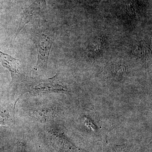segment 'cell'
I'll list each match as a JSON object with an SVG mask.
<instances>
[{"mask_svg":"<svg viewBox=\"0 0 152 152\" xmlns=\"http://www.w3.org/2000/svg\"><path fill=\"white\" fill-rule=\"evenodd\" d=\"M34 41L38 53L36 68L39 70L47 71L49 56L53 42V37L49 31H44L36 34Z\"/></svg>","mask_w":152,"mask_h":152,"instance_id":"cell-1","label":"cell"},{"mask_svg":"<svg viewBox=\"0 0 152 152\" xmlns=\"http://www.w3.org/2000/svg\"><path fill=\"white\" fill-rule=\"evenodd\" d=\"M46 0H37L23 11L21 16L19 28L15 36L17 37L18 34L20 31L31 20L35 15L41 12H43L46 9Z\"/></svg>","mask_w":152,"mask_h":152,"instance_id":"cell-2","label":"cell"},{"mask_svg":"<svg viewBox=\"0 0 152 152\" xmlns=\"http://www.w3.org/2000/svg\"><path fill=\"white\" fill-rule=\"evenodd\" d=\"M0 62L3 66L10 72L12 79H13L15 76L20 74L18 69L20 64L19 60L0 51Z\"/></svg>","mask_w":152,"mask_h":152,"instance_id":"cell-3","label":"cell"},{"mask_svg":"<svg viewBox=\"0 0 152 152\" xmlns=\"http://www.w3.org/2000/svg\"><path fill=\"white\" fill-rule=\"evenodd\" d=\"M36 88L37 89H48L51 91L57 92L66 93L68 92L67 89L65 86L62 84L54 81L53 78L51 79V80H49V82L40 84L39 85H38Z\"/></svg>","mask_w":152,"mask_h":152,"instance_id":"cell-4","label":"cell"}]
</instances>
